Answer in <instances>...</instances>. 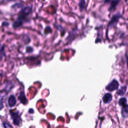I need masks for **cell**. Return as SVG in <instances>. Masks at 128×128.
I'll use <instances>...</instances> for the list:
<instances>
[{"label": "cell", "mask_w": 128, "mask_h": 128, "mask_svg": "<svg viewBox=\"0 0 128 128\" xmlns=\"http://www.w3.org/2000/svg\"><path fill=\"white\" fill-rule=\"evenodd\" d=\"M121 16L122 15L120 12L117 13L116 14L114 15L108 24V27L110 28L116 26L120 18H121Z\"/></svg>", "instance_id": "obj_3"}, {"label": "cell", "mask_w": 128, "mask_h": 128, "mask_svg": "<svg viewBox=\"0 0 128 128\" xmlns=\"http://www.w3.org/2000/svg\"><path fill=\"white\" fill-rule=\"evenodd\" d=\"M118 104L120 106H126V104H127L126 98L124 97L120 98L118 100Z\"/></svg>", "instance_id": "obj_14"}, {"label": "cell", "mask_w": 128, "mask_h": 128, "mask_svg": "<svg viewBox=\"0 0 128 128\" xmlns=\"http://www.w3.org/2000/svg\"><path fill=\"white\" fill-rule=\"evenodd\" d=\"M3 125H4V126L5 127V128H8V127H12V126L10 125H9V124H8L6 122H3Z\"/></svg>", "instance_id": "obj_17"}, {"label": "cell", "mask_w": 128, "mask_h": 128, "mask_svg": "<svg viewBox=\"0 0 128 128\" xmlns=\"http://www.w3.org/2000/svg\"><path fill=\"white\" fill-rule=\"evenodd\" d=\"M120 1V0H112L110 4V6L108 8V10L110 12H112L114 10Z\"/></svg>", "instance_id": "obj_6"}, {"label": "cell", "mask_w": 128, "mask_h": 128, "mask_svg": "<svg viewBox=\"0 0 128 128\" xmlns=\"http://www.w3.org/2000/svg\"><path fill=\"white\" fill-rule=\"evenodd\" d=\"M78 6L81 12L84 11L86 9V0H80L78 3Z\"/></svg>", "instance_id": "obj_13"}, {"label": "cell", "mask_w": 128, "mask_h": 128, "mask_svg": "<svg viewBox=\"0 0 128 128\" xmlns=\"http://www.w3.org/2000/svg\"><path fill=\"white\" fill-rule=\"evenodd\" d=\"M112 99V94L108 92L105 94L102 97V101L104 104L110 103Z\"/></svg>", "instance_id": "obj_7"}, {"label": "cell", "mask_w": 128, "mask_h": 128, "mask_svg": "<svg viewBox=\"0 0 128 128\" xmlns=\"http://www.w3.org/2000/svg\"><path fill=\"white\" fill-rule=\"evenodd\" d=\"M126 89H127L126 86H122L117 90L116 94L119 96H123L125 94L126 91Z\"/></svg>", "instance_id": "obj_11"}, {"label": "cell", "mask_w": 128, "mask_h": 128, "mask_svg": "<svg viewBox=\"0 0 128 128\" xmlns=\"http://www.w3.org/2000/svg\"><path fill=\"white\" fill-rule=\"evenodd\" d=\"M10 115L12 119V122L14 125L19 126L20 125V122L21 120L20 116L19 114L18 111L17 112H12L10 110Z\"/></svg>", "instance_id": "obj_1"}, {"label": "cell", "mask_w": 128, "mask_h": 128, "mask_svg": "<svg viewBox=\"0 0 128 128\" xmlns=\"http://www.w3.org/2000/svg\"><path fill=\"white\" fill-rule=\"evenodd\" d=\"M112 0H104V4H108L110 2V1Z\"/></svg>", "instance_id": "obj_18"}, {"label": "cell", "mask_w": 128, "mask_h": 128, "mask_svg": "<svg viewBox=\"0 0 128 128\" xmlns=\"http://www.w3.org/2000/svg\"><path fill=\"white\" fill-rule=\"evenodd\" d=\"M32 12V8L30 6H26L24 8L22 9V10L21 12L23 16H26Z\"/></svg>", "instance_id": "obj_10"}, {"label": "cell", "mask_w": 128, "mask_h": 128, "mask_svg": "<svg viewBox=\"0 0 128 128\" xmlns=\"http://www.w3.org/2000/svg\"><path fill=\"white\" fill-rule=\"evenodd\" d=\"M33 48L32 46H28L26 48V52H32L33 51Z\"/></svg>", "instance_id": "obj_16"}, {"label": "cell", "mask_w": 128, "mask_h": 128, "mask_svg": "<svg viewBox=\"0 0 128 128\" xmlns=\"http://www.w3.org/2000/svg\"><path fill=\"white\" fill-rule=\"evenodd\" d=\"M18 98L20 102L22 104H26L28 102V100L26 98L24 92V90H22L20 92V94L18 96Z\"/></svg>", "instance_id": "obj_5"}, {"label": "cell", "mask_w": 128, "mask_h": 128, "mask_svg": "<svg viewBox=\"0 0 128 128\" xmlns=\"http://www.w3.org/2000/svg\"><path fill=\"white\" fill-rule=\"evenodd\" d=\"M4 96H2L0 94V110H2L4 107Z\"/></svg>", "instance_id": "obj_15"}, {"label": "cell", "mask_w": 128, "mask_h": 128, "mask_svg": "<svg viewBox=\"0 0 128 128\" xmlns=\"http://www.w3.org/2000/svg\"><path fill=\"white\" fill-rule=\"evenodd\" d=\"M126 64H127V66H128V56H126Z\"/></svg>", "instance_id": "obj_19"}, {"label": "cell", "mask_w": 128, "mask_h": 128, "mask_svg": "<svg viewBox=\"0 0 128 128\" xmlns=\"http://www.w3.org/2000/svg\"><path fill=\"white\" fill-rule=\"evenodd\" d=\"M6 56L4 46L0 44V60H2L4 56Z\"/></svg>", "instance_id": "obj_12"}, {"label": "cell", "mask_w": 128, "mask_h": 128, "mask_svg": "<svg viewBox=\"0 0 128 128\" xmlns=\"http://www.w3.org/2000/svg\"><path fill=\"white\" fill-rule=\"evenodd\" d=\"M16 100L15 96L14 94H11L9 96L8 100V106L12 108L16 106Z\"/></svg>", "instance_id": "obj_4"}, {"label": "cell", "mask_w": 128, "mask_h": 128, "mask_svg": "<svg viewBox=\"0 0 128 128\" xmlns=\"http://www.w3.org/2000/svg\"><path fill=\"white\" fill-rule=\"evenodd\" d=\"M24 22V18L22 16L19 17L18 20L14 22L13 27L14 28H18L21 26L23 24Z\"/></svg>", "instance_id": "obj_8"}, {"label": "cell", "mask_w": 128, "mask_h": 128, "mask_svg": "<svg viewBox=\"0 0 128 128\" xmlns=\"http://www.w3.org/2000/svg\"><path fill=\"white\" fill-rule=\"evenodd\" d=\"M121 114L124 118H128V104L122 106V108L121 110Z\"/></svg>", "instance_id": "obj_9"}, {"label": "cell", "mask_w": 128, "mask_h": 128, "mask_svg": "<svg viewBox=\"0 0 128 128\" xmlns=\"http://www.w3.org/2000/svg\"><path fill=\"white\" fill-rule=\"evenodd\" d=\"M119 86V82L116 79L112 80L106 86V90L108 92H112L116 90H118Z\"/></svg>", "instance_id": "obj_2"}]
</instances>
